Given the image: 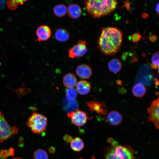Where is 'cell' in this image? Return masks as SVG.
<instances>
[{
  "instance_id": "obj_1",
  "label": "cell",
  "mask_w": 159,
  "mask_h": 159,
  "mask_svg": "<svg viewBox=\"0 0 159 159\" xmlns=\"http://www.w3.org/2000/svg\"><path fill=\"white\" fill-rule=\"evenodd\" d=\"M122 36V31L117 27L102 28L97 41L98 49L106 55L116 54L121 47Z\"/></svg>"
},
{
  "instance_id": "obj_2",
  "label": "cell",
  "mask_w": 159,
  "mask_h": 159,
  "mask_svg": "<svg viewBox=\"0 0 159 159\" xmlns=\"http://www.w3.org/2000/svg\"><path fill=\"white\" fill-rule=\"evenodd\" d=\"M117 4L115 0H88L84 2L87 12L94 18L107 15L114 10Z\"/></svg>"
},
{
  "instance_id": "obj_3",
  "label": "cell",
  "mask_w": 159,
  "mask_h": 159,
  "mask_svg": "<svg viewBox=\"0 0 159 159\" xmlns=\"http://www.w3.org/2000/svg\"><path fill=\"white\" fill-rule=\"evenodd\" d=\"M47 119L44 115L34 112L27 121V125L34 133H41L46 129Z\"/></svg>"
},
{
  "instance_id": "obj_4",
  "label": "cell",
  "mask_w": 159,
  "mask_h": 159,
  "mask_svg": "<svg viewBox=\"0 0 159 159\" xmlns=\"http://www.w3.org/2000/svg\"><path fill=\"white\" fill-rule=\"evenodd\" d=\"M67 116L74 125L80 128L85 124L88 119L91 118L86 112L79 109L68 113Z\"/></svg>"
},
{
  "instance_id": "obj_5",
  "label": "cell",
  "mask_w": 159,
  "mask_h": 159,
  "mask_svg": "<svg viewBox=\"0 0 159 159\" xmlns=\"http://www.w3.org/2000/svg\"><path fill=\"white\" fill-rule=\"evenodd\" d=\"M0 128L2 133L4 141L9 139L12 135L17 134L18 131L16 127H11L9 125L0 111Z\"/></svg>"
},
{
  "instance_id": "obj_6",
  "label": "cell",
  "mask_w": 159,
  "mask_h": 159,
  "mask_svg": "<svg viewBox=\"0 0 159 159\" xmlns=\"http://www.w3.org/2000/svg\"><path fill=\"white\" fill-rule=\"evenodd\" d=\"M87 51L86 41L79 40L77 44L69 50L68 56L69 58L72 59L82 57L87 53Z\"/></svg>"
},
{
  "instance_id": "obj_7",
  "label": "cell",
  "mask_w": 159,
  "mask_h": 159,
  "mask_svg": "<svg viewBox=\"0 0 159 159\" xmlns=\"http://www.w3.org/2000/svg\"><path fill=\"white\" fill-rule=\"evenodd\" d=\"M149 114L148 121L153 123L156 128L159 129V99L155 100L147 109Z\"/></svg>"
},
{
  "instance_id": "obj_8",
  "label": "cell",
  "mask_w": 159,
  "mask_h": 159,
  "mask_svg": "<svg viewBox=\"0 0 159 159\" xmlns=\"http://www.w3.org/2000/svg\"><path fill=\"white\" fill-rule=\"evenodd\" d=\"M113 148L116 159H135L132 151L125 146L117 145Z\"/></svg>"
},
{
  "instance_id": "obj_9",
  "label": "cell",
  "mask_w": 159,
  "mask_h": 159,
  "mask_svg": "<svg viewBox=\"0 0 159 159\" xmlns=\"http://www.w3.org/2000/svg\"><path fill=\"white\" fill-rule=\"evenodd\" d=\"M36 34L38 41H44L48 40L50 37L51 31L49 26L43 25L37 28Z\"/></svg>"
},
{
  "instance_id": "obj_10",
  "label": "cell",
  "mask_w": 159,
  "mask_h": 159,
  "mask_svg": "<svg viewBox=\"0 0 159 159\" xmlns=\"http://www.w3.org/2000/svg\"><path fill=\"white\" fill-rule=\"evenodd\" d=\"M76 72L80 78L85 79H88L92 74V70L88 65L82 64L77 66L76 69Z\"/></svg>"
},
{
  "instance_id": "obj_11",
  "label": "cell",
  "mask_w": 159,
  "mask_h": 159,
  "mask_svg": "<svg viewBox=\"0 0 159 159\" xmlns=\"http://www.w3.org/2000/svg\"><path fill=\"white\" fill-rule=\"evenodd\" d=\"M63 83L64 86L67 89L74 88L77 83V79L74 74L68 73L63 77Z\"/></svg>"
},
{
  "instance_id": "obj_12",
  "label": "cell",
  "mask_w": 159,
  "mask_h": 159,
  "mask_svg": "<svg viewBox=\"0 0 159 159\" xmlns=\"http://www.w3.org/2000/svg\"><path fill=\"white\" fill-rule=\"evenodd\" d=\"M107 120L110 125H117L119 124L122 121V117L119 112L112 111L108 114Z\"/></svg>"
},
{
  "instance_id": "obj_13",
  "label": "cell",
  "mask_w": 159,
  "mask_h": 159,
  "mask_svg": "<svg viewBox=\"0 0 159 159\" xmlns=\"http://www.w3.org/2000/svg\"><path fill=\"white\" fill-rule=\"evenodd\" d=\"M67 12L70 17L73 19H77L80 16L82 10L79 5L76 4H73L68 6Z\"/></svg>"
},
{
  "instance_id": "obj_14",
  "label": "cell",
  "mask_w": 159,
  "mask_h": 159,
  "mask_svg": "<svg viewBox=\"0 0 159 159\" xmlns=\"http://www.w3.org/2000/svg\"><path fill=\"white\" fill-rule=\"evenodd\" d=\"M87 105L92 111H96L98 114L101 113L103 115L106 114L107 110L104 107H105V105L103 102L99 103L94 101L87 102Z\"/></svg>"
},
{
  "instance_id": "obj_15",
  "label": "cell",
  "mask_w": 159,
  "mask_h": 159,
  "mask_svg": "<svg viewBox=\"0 0 159 159\" xmlns=\"http://www.w3.org/2000/svg\"><path fill=\"white\" fill-rule=\"evenodd\" d=\"M76 87L77 92L82 95L88 94L91 88L90 83L85 80H81L79 82L77 83Z\"/></svg>"
},
{
  "instance_id": "obj_16",
  "label": "cell",
  "mask_w": 159,
  "mask_h": 159,
  "mask_svg": "<svg viewBox=\"0 0 159 159\" xmlns=\"http://www.w3.org/2000/svg\"><path fill=\"white\" fill-rule=\"evenodd\" d=\"M56 39L60 42H65L68 40L70 35L68 31L64 29L60 28L57 29L55 33Z\"/></svg>"
},
{
  "instance_id": "obj_17",
  "label": "cell",
  "mask_w": 159,
  "mask_h": 159,
  "mask_svg": "<svg viewBox=\"0 0 159 159\" xmlns=\"http://www.w3.org/2000/svg\"><path fill=\"white\" fill-rule=\"evenodd\" d=\"M70 147L74 151L79 152L84 148V143L82 139L78 137L72 138L70 142Z\"/></svg>"
},
{
  "instance_id": "obj_18",
  "label": "cell",
  "mask_w": 159,
  "mask_h": 159,
  "mask_svg": "<svg viewBox=\"0 0 159 159\" xmlns=\"http://www.w3.org/2000/svg\"><path fill=\"white\" fill-rule=\"evenodd\" d=\"M122 66V63L119 59H113L108 63V67L110 70L112 72L116 73L119 72Z\"/></svg>"
},
{
  "instance_id": "obj_19",
  "label": "cell",
  "mask_w": 159,
  "mask_h": 159,
  "mask_svg": "<svg viewBox=\"0 0 159 159\" xmlns=\"http://www.w3.org/2000/svg\"><path fill=\"white\" fill-rule=\"evenodd\" d=\"M145 87L141 83H138L133 86L132 89L133 95L137 97H142L145 95L146 92Z\"/></svg>"
},
{
  "instance_id": "obj_20",
  "label": "cell",
  "mask_w": 159,
  "mask_h": 159,
  "mask_svg": "<svg viewBox=\"0 0 159 159\" xmlns=\"http://www.w3.org/2000/svg\"><path fill=\"white\" fill-rule=\"evenodd\" d=\"M54 14L57 16L62 17L65 16L67 12L66 6L62 4L55 6L53 8Z\"/></svg>"
},
{
  "instance_id": "obj_21",
  "label": "cell",
  "mask_w": 159,
  "mask_h": 159,
  "mask_svg": "<svg viewBox=\"0 0 159 159\" xmlns=\"http://www.w3.org/2000/svg\"><path fill=\"white\" fill-rule=\"evenodd\" d=\"M33 156L34 159H49L47 152L41 149L35 150L33 153Z\"/></svg>"
},
{
  "instance_id": "obj_22",
  "label": "cell",
  "mask_w": 159,
  "mask_h": 159,
  "mask_svg": "<svg viewBox=\"0 0 159 159\" xmlns=\"http://www.w3.org/2000/svg\"><path fill=\"white\" fill-rule=\"evenodd\" d=\"M77 94V92L74 88H68L65 92L67 98L70 101L73 100L75 99Z\"/></svg>"
},
{
  "instance_id": "obj_23",
  "label": "cell",
  "mask_w": 159,
  "mask_h": 159,
  "mask_svg": "<svg viewBox=\"0 0 159 159\" xmlns=\"http://www.w3.org/2000/svg\"><path fill=\"white\" fill-rule=\"evenodd\" d=\"M151 65L155 69H158L159 66V52L154 53L152 56L151 59Z\"/></svg>"
},
{
  "instance_id": "obj_24",
  "label": "cell",
  "mask_w": 159,
  "mask_h": 159,
  "mask_svg": "<svg viewBox=\"0 0 159 159\" xmlns=\"http://www.w3.org/2000/svg\"><path fill=\"white\" fill-rule=\"evenodd\" d=\"M142 38V36L139 33H135L131 36L132 41L134 42H138Z\"/></svg>"
},
{
  "instance_id": "obj_25",
  "label": "cell",
  "mask_w": 159,
  "mask_h": 159,
  "mask_svg": "<svg viewBox=\"0 0 159 159\" xmlns=\"http://www.w3.org/2000/svg\"><path fill=\"white\" fill-rule=\"evenodd\" d=\"M9 156L8 150L3 149L0 151V158L1 159H6Z\"/></svg>"
},
{
  "instance_id": "obj_26",
  "label": "cell",
  "mask_w": 159,
  "mask_h": 159,
  "mask_svg": "<svg viewBox=\"0 0 159 159\" xmlns=\"http://www.w3.org/2000/svg\"><path fill=\"white\" fill-rule=\"evenodd\" d=\"M106 159H116L113 148L111 149L107 153Z\"/></svg>"
},
{
  "instance_id": "obj_27",
  "label": "cell",
  "mask_w": 159,
  "mask_h": 159,
  "mask_svg": "<svg viewBox=\"0 0 159 159\" xmlns=\"http://www.w3.org/2000/svg\"><path fill=\"white\" fill-rule=\"evenodd\" d=\"M63 138L65 141L67 143L70 142L72 139V136L67 134L64 135Z\"/></svg>"
},
{
  "instance_id": "obj_28",
  "label": "cell",
  "mask_w": 159,
  "mask_h": 159,
  "mask_svg": "<svg viewBox=\"0 0 159 159\" xmlns=\"http://www.w3.org/2000/svg\"><path fill=\"white\" fill-rule=\"evenodd\" d=\"M149 39L150 41L154 42L157 40V37L156 35H152L149 37Z\"/></svg>"
},
{
  "instance_id": "obj_29",
  "label": "cell",
  "mask_w": 159,
  "mask_h": 159,
  "mask_svg": "<svg viewBox=\"0 0 159 159\" xmlns=\"http://www.w3.org/2000/svg\"><path fill=\"white\" fill-rule=\"evenodd\" d=\"M9 156H13L14 155V149L12 148H9L8 150Z\"/></svg>"
},
{
  "instance_id": "obj_30",
  "label": "cell",
  "mask_w": 159,
  "mask_h": 159,
  "mask_svg": "<svg viewBox=\"0 0 159 159\" xmlns=\"http://www.w3.org/2000/svg\"><path fill=\"white\" fill-rule=\"evenodd\" d=\"M55 151V148L53 147H50L49 149V152L51 153H54Z\"/></svg>"
},
{
  "instance_id": "obj_31",
  "label": "cell",
  "mask_w": 159,
  "mask_h": 159,
  "mask_svg": "<svg viewBox=\"0 0 159 159\" xmlns=\"http://www.w3.org/2000/svg\"><path fill=\"white\" fill-rule=\"evenodd\" d=\"M130 3L128 1H127L125 2V4L124 5V6L128 10L130 9Z\"/></svg>"
},
{
  "instance_id": "obj_32",
  "label": "cell",
  "mask_w": 159,
  "mask_h": 159,
  "mask_svg": "<svg viewBox=\"0 0 159 159\" xmlns=\"http://www.w3.org/2000/svg\"><path fill=\"white\" fill-rule=\"evenodd\" d=\"M4 141L2 133L0 128V143H2Z\"/></svg>"
},
{
  "instance_id": "obj_33",
  "label": "cell",
  "mask_w": 159,
  "mask_h": 159,
  "mask_svg": "<svg viewBox=\"0 0 159 159\" xmlns=\"http://www.w3.org/2000/svg\"><path fill=\"white\" fill-rule=\"evenodd\" d=\"M159 3H158L155 7V10L158 13V15L159 11Z\"/></svg>"
},
{
  "instance_id": "obj_34",
  "label": "cell",
  "mask_w": 159,
  "mask_h": 159,
  "mask_svg": "<svg viewBox=\"0 0 159 159\" xmlns=\"http://www.w3.org/2000/svg\"><path fill=\"white\" fill-rule=\"evenodd\" d=\"M148 14L146 13H144L142 14V16L144 19L147 18L148 17Z\"/></svg>"
},
{
  "instance_id": "obj_35",
  "label": "cell",
  "mask_w": 159,
  "mask_h": 159,
  "mask_svg": "<svg viewBox=\"0 0 159 159\" xmlns=\"http://www.w3.org/2000/svg\"><path fill=\"white\" fill-rule=\"evenodd\" d=\"M83 159L82 158H80L79 159ZM90 159H96L95 158V157L94 155H93L91 157V158H90Z\"/></svg>"
},
{
  "instance_id": "obj_36",
  "label": "cell",
  "mask_w": 159,
  "mask_h": 159,
  "mask_svg": "<svg viewBox=\"0 0 159 159\" xmlns=\"http://www.w3.org/2000/svg\"><path fill=\"white\" fill-rule=\"evenodd\" d=\"M12 159H22L21 158H19V157H16V158H14Z\"/></svg>"
}]
</instances>
